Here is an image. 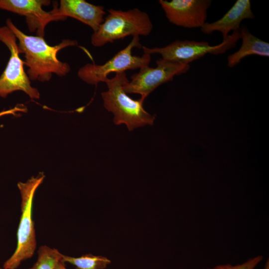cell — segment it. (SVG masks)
<instances>
[{
	"instance_id": "10",
	"label": "cell",
	"mask_w": 269,
	"mask_h": 269,
	"mask_svg": "<svg viewBox=\"0 0 269 269\" xmlns=\"http://www.w3.org/2000/svg\"><path fill=\"white\" fill-rule=\"evenodd\" d=\"M50 3V1L47 0H0V9L25 16L29 31L44 37L45 28L49 23L64 20L43 9Z\"/></svg>"
},
{
	"instance_id": "6",
	"label": "cell",
	"mask_w": 269,
	"mask_h": 269,
	"mask_svg": "<svg viewBox=\"0 0 269 269\" xmlns=\"http://www.w3.org/2000/svg\"><path fill=\"white\" fill-rule=\"evenodd\" d=\"M135 47H142L138 36H133L126 47L105 63H87L81 67L78 71V76L87 84L96 85L101 82L105 83L111 73L125 72L149 65L151 56L144 53L140 56L133 55L132 50Z\"/></svg>"
},
{
	"instance_id": "17",
	"label": "cell",
	"mask_w": 269,
	"mask_h": 269,
	"mask_svg": "<svg viewBox=\"0 0 269 269\" xmlns=\"http://www.w3.org/2000/svg\"><path fill=\"white\" fill-rule=\"evenodd\" d=\"M26 108L23 105H20L16 106L13 108L7 110H4L0 112V117L6 115H15V113L17 112H26Z\"/></svg>"
},
{
	"instance_id": "18",
	"label": "cell",
	"mask_w": 269,
	"mask_h": 269,
	"mask_svg": "<svg viewBox=\"0 0 269 269\" xmlns=\"http://www.w3.org/2000/svg\"><path fill=\"white\" fill-rule=\"evenodd\" d=\"M54 269H67L64 263L60 262Z\"/></svg>"
},
{
	"instance_id": "3",
	"label": "cell",
	"mask_w": 269,
	"mask_h": 269,
	"mask_svg": "<svg viewBox=\"0 0 269 269\" xmlns=\"http://www.w3.org/2000/svg\"><path fill=\"white\" fill-rule=\"evenodd\" d=\"M98 29L93 33L91 43L102 47L128 36H147L153 25L148 15L138 8L127 11L110 8Z\"/></svg>"
},
{
	"instance_id": "14",
	"label": "cell",
	"mask_w": 269,
	"mask_h": 269,
	"mask_svg": "<svg viewBox=\"0 0 269 269\" xmlns=\"http://www.w3.org/2000/svg\"><path fill=\"white\" fill-rule=\"evenodd\" d=\"M61 262L71 264L76 269H104L111 264V261L105 257L89 254L78 258L63 255Z\"/></svg>"
},
{
	"instance_id": "19",
	"label": "cell",
	"mask_w": 269,
	"mask_h": 269,
	"mask_svg": "<svg viewBox=\"0 0 269 269\" xmlns=\"http://www.w3.org/2000/svg\"><path fill=\"white\" fill-rule=\"evenodd\" d=\"M263 269H269V260H268V261H267V262L266 263L265 265V266H264V268Z\"/></svg>"
},
{
	"instance_id": "8",
	"label": "cell",
	"mask_w": 269,
	"mask_h": 269,
	"mask_svg": "<svg viewBox=\"0 0 269 269\" xmlns=\"http://www.w3.org/2000/svg\"><path fill=\"white\" fill-rule=\"evenodd\" d=\"M155 68L145 66L131 77L124 86L127 94H137L140 99H145L161 84L171 81L174 76L187 72L189 64H183L160 58L156 61Z\"/></svg>"
},
{
	"instance_id": "13",
	"label": "cell",
	"mask_w": 269,
	"mask_h": 269,
	"mask_svg": "<svg viewBox=\"0 0 269 269\" xmlns=\"http://www.w3.org/2000/svg\"><path fill=\"white\" fill-rule=\"evenodd\" d=\"M240 39L242 43L240 49L228 56L227 64L230 67H233L239 64L247 56L257 55L269 56V43L251 34L245 27L240 29Z\"/></svg>"
},
{
	"instance_id": "20",
	"label": "cell",
	"mask_w": 269,
	"mask_h": 269,
	"mask_svg": "<svg viewBox=\"0 0 269 269\" xmlns=\"http://www.w3.org/2000/svg\"><path fill=\"white\" fill-rule=\"evenodd\" d=\"M0 269H3V268H0Z\"/></svg>"
},
{
	"instance_id": "2",
	"label": "cell",
	"mask_w": 269,
	"mask_h": 269,
	"mask_svg": "<svg viewBox=\"0 0 269 269\" xmlns=\"http://www.w3.org/2000/svg\"><path fill=\"white\" fill-rule=\"evenodd\" d=\"M128 80L125 72L116 73L114 77L107 79L105 83L108 90L101 93L104 107L113 113L115 125L125 124L130 131L152 126L156 116L145 110L143 101L133 99L125 91L124 86Z\"/></svg>"
},
{
	"instance_id": "12",
	"label": "cell",
	"mask_w": 269,
	"mask_h": 269,
	"mask_svg": "<svg viewBox=\"0 0 269 269\" xmlns=\"http://www.w3.org/2000/svg\"><path fill=\"white\" fill-rule=\"evenodd\" d=\"M254 17L250 1L238 0L223 17L211 23L206 22L201 28V30L206 34L219 31L224 40L230 35L231 31L240 30L241 23L243 20Z\"/></svg>"
},
{
	"instance_id": "5",
	"label": "cell",
	"mask_w": 269,
	"mask_h": 269,
	"mask_svg": "<svg viewBox=\"0 0 269 269\" xmlns=\"http://www.w3.org/2000/svg\"><path fill=\"white\" fill-rule=\"evenodd\" d=\"M240 39V30L234 31L218 45L211 46L206 41L176 40L162 47L142 46L143 52L151 55L158 54L161 58L183 64H189L207 54H221L236 46Z\"/></svg>"
},
{
	"instance_id": "1",
	"label": "cell",
	"mask_w": 269,
	"mask_h": 269,
	"mask_svg": "<svg viewBox=\"0 0 269 269\" xmlns=\"http://www.w3.org/2000/svg\"><path fill=\"white\" fill-rule=\"evenodd\" d=\"M6 25L18 41V46L21 54H24V64L28 68L26 73L30 80L48 82L53 74L62 77L70 71L69 64L60 61L57 54L64 48L78 45L77 41L65 39L58 44L51 46L44 37L25 34L10 18L6 19Z\"/></svg>"
},
{
	"instance_id": "4",
	"label": "cell",
	"mask_w": 269,
	"mask_h": 269,
	"mask_svg": "<svg viewBox=\"0 0 269 269\" xmlns=\"http://www.w3.org/2000/svg\"><path fill=\"white\" fill-rule=\"evenodd\" d=\"M45 175L40 173L26 182H18L21 203V215L17 232V246L13 255L4 263V269H16L21 262L30 258L36 247L34 224L32 220V202L36 190Z\"/></svg>"
},
{
	"instance_id": "15",
	"label": "cell",
	"mask_w": 269,
	"mask_h": 269,
	"mask_svg": "<svg viewBox=\"0 0 269 269\" xmlns=\"http://www.w3.org/2000/svg\"><path fill=\"white\" fill-rule=\"evenodd\" d=\"M63 255L57 249L47 246H41L38 251L37 260L29 269H54L61 262Z\"/></svg>"
},
{
	"instance_id": "16",
	"label": "cell",
	"mask_w": 269,
	"mask_h": 269,
	"mask_svg": "<svg viewBox=\"0 0 269 269\" xmlns=\"http://www.w3.org/2000/svg\"><path fill=\"white\" fill-rule=\"evenodd\" d=\"M263 259V256L259 255L249 259L245 262L237 265H221L208 269H255L262 261Z\"/></svg>"
},
{
	"instance_id": "9",
	"label": "cell",
	"mask_w": 269,
	"mask_h": 269,
	"mask_svg": "<svg viewBox=\"0 0 269 269\" xmlns=\"http://www.w3.org/2000/svg\"><path fill=\"white\" fill-rule=\"evenodd\" d=\"M168 20L184 28H200L206 22L210 0H159Z\"/></svg>"
},
{
	"instance_id": "7",
	"label": "cell",
	"mask_w": 269,
	"mask_h": 269,
	"mask_svg": "<svg viewBox=\"0 0 269 269\" xmlns=\"http://www.w3.org/2000/svg\"><path fill=\"white\" fill-rule=\"evenodd\" d=\"M0 41L10 52L6 66L0 76V97L5 98L14 91H21L32 99H39L38 90L31 86L30 80L24 69V61L19 56L21 52L16 37L6 25L0 27Z\"/></svg>"
},
{
	"instance_id": "11",
	"label": "cell",
	"mask_w": 269,
	"mask_h": 269,
	"mask_svg": "<svg viewBox=\"0 0 269 269\" xmlns=\"http://www.w3.org/2000/svg\"><path fill=\"white\" fill-rule=\"evenodd\" d=\"M51 12L65 20L67 17L76 19L96 31L104 20L106 12L102 5H96L84 0H61L59 6L54 4Z\"/></svg>"
}]
</instances>
